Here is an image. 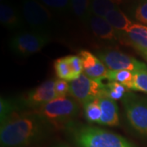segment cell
Returning a JSON list of instances; mask_svg holds the SVG:
<instances>
[{
    "label": "cell",
    "mask_w": 147,
    "mask_h": 147,
    "mask_svg": "<svg viewBox=\"0 0 147 147\" xmlns=\"http://www.w3.org/2000/svg\"><path fill=\"white\" fill-rule=\"evenodd\" d=\"M48 124L34 111L11 115L1 123L0 142L3 147H26L44 137Z\"/></svg>",
    "instance_id": "cell-1"
},
{
    "label": "cell",
    "mask_w": 147,
    "mask_h": 147,
    "mask_svg": "<svg viewBox=\"0 0 147 147\" xmlns=\"http://www.w3.org/2000/svg\"><path fill=\"white\" fill-rule=\"evenodd\" d=\"M67 128L79 147H136L120 135L97 127L72 123Z\"/></svg>",
    "instance_id": "cell-2"
},
{
    "label": "cell",
    "mask_w": 147,
    "mask_h": 147,
    "mask_svg": "<svg viewBox=\"0 0 147 147\" xmlns=\"http://www.w3.org/2000/svg\"><path fill=\"white\" fill-rule=\"evenodd\" d=\"M34 111L50 125L67 127L78 115L79 105L77 100L67 96L57 97Z\"/></svg>",
    "instance_id": "cell-3"
},
{
    "label": "cell",
    "mask_w": 147,
    "mask_h": 147,
    "mask_svg": "<svg viewBox=\"0 0 147 147\" xmlns=\"http://www.w3.org/2000/svg\"><path fill=\"white\" fill-rule=\"evenodd\" d=\"M50 42L47 32L23 31L16 34L10 41L11 50L21 57H29L38 53Z\"/></svg>",
    "instance_id": "cell-4"
},
{
    "label": "cell",
    "mask_w": 147,
    "mask_h": 147,
    "mask_svg": "<svg viewBox=\"0 0 147 147\" xmlns=\"http://www.w3.org/2000/svg\"><path fill=\"white\" fill-rule=\"evenodd\" d=\"M127 120L140 135L147 137V99L129 92L123 99Z\"/></svg>",
    "instance_id": "cell-5"
},
{
    "label": "cell",
    "mask_w": 147,
    "mask_h": 147,
    "mask_svg": "<svg viewBox=\"0 0 147 147\" xmlns=\"http://www.w3.org/2000/svg\"><path fill=\"white\" fill-rule=\"evenodd\" d=\"M21 11L24 21L34 31L47 32L53 23L49 9L38 0H24Z\"/></svg>",
    "instance_id": "cell-6"
},
{
    "label": "cell",
    "mask_w": 147,
    "mask_h": 147,
    "mask_svg": "<svg viewBox=\"0 0 147 147\" xmlns=\"http://www.w3.org/2000/svg\"><path fill=\"white\" fill-rule=\"evenodd\" d=\"M69 84V94L83 105L91 100L98 99L105 86L102 80L91 79L84 73L79 78L70 81Z\"/></svg>",
    "instance_id": "cell-7"
},
{
    "label": "cell",
    "mask_w": 147,
    "mask_h": 147,
    "mask_svg": "<svg viewBox=\"0 0 147 147\" xmlns=\"http://www.w3.org/2000/svg\"><path fill=\"white\" fill-rule=\"evenodd\" d=\"M97 57L109 70H129L133 73L147 70L146 65L118 50L105 49L98 52Z\"/></svg>",
    "instance_id": "cell-8"
},
{
    "label": "cell",
    "mask_w": 147,
    "mask_h": 147,
    "mask_svg": "<svg viewBox=\"0 0 147 147\" xmlns=\"http://www.w3.org/2000/svg\"><path fill=\"white\" fill-rule=\"evenodd\" d=\"M56 79H48L28 92L21 100V105L38 109L57 98L55 92Z\"/></svg>",
    "instance_id": "cell-9"
},
{
    "label": "cell",
    "mask_w": 147,
    "mask_h": 147,
    "mask_svg": "<svg viewBox=\"0 0 147 147\" xmlns=\"http://www.w3.org/2000/svg\"><path fill=\"white\" fill-rule=\"evenodd\" d=\"M119 40L143 53L147 50V26L134 23L126 32H118Z\"/></svg>",
    "instance_id": "cell-10"
},
{
    "label": "cell",
    "mask_w": 147,
    "mask_h": 147,
    "mask_svg": "<svg viewBox=\"0 0 147 147\" xmlns=\"http://www.w3.org/2000/svg\"><path fill=\"white\" fill-rule=\"evenodd\" d=\"M79 56L83 61L84 74L93 79H107L109 69L98 57L88 50L79 51Z\"/></svg>",
    "instance_id": "cell-11"
},
{
    "label": "cell",
    "mask_w": 147,
    "mask_h": 147,
    "mask_svg": "<svg viewBox=\"0 0 147 147\" xmlns=\"http://www.w3.org/2000/svg\"><path fill=\"white\" fill-rule=\"evenodd\" d=\"M87 23L92 34L96 38L109 42H115L119 40L118 32L104 17L91 15Z\"/></svg>",
    "instance_id": "cell-12"
},
{
    "label": "cell",
    "mask_w": 147,
    "mask_h": 147,
    "mask_svg": "<svg viewBox=\"0 0 147 147\" xmlns=\"http://www.w3.org/2000/svg\"><path fill=\"white\" fill-rule=\"evenodd\" d=\"M98 100L102 112V117L100 122V125L109 127L119 126V108L115 101L105 96L99 97Z\"/></svg>",
    "instance_id": "cell-13"
},
{
    "label": "cell",
    "mask_w": 147,
    "mask_h": 147,
    "mask_svg": "<svg viewBox=\"0 0 147 147\" xmlns=\"http://www.w3.org/2000/svg\"><path fill=\"white\" fill-rule=\"evenodd\" d=\"M0 21L6 28L15 30L22 26L24 19L14 6L8 3H2L0 5Z\"/></svg>",
    "instance_id": "cell-14"
},
{
    "label": "cell",
    "mask_w": 147,
    "mask_h": 147,
    "mask_svg": "<svg viewBox=\"0 0 147 147\" xmlns=\"http://www.w3.org/2000/svg\"><path fill=\"white\" fill-rule=\"evenodd\" d=\"M105 19L117 32L127 31L134 24L119 7L110 11L105 16Z\"/></svg>",
    "instance_id": "cell-15"
},
{
    "label": "cell",
    "mask_w": 147,
    "mask_h": 147,
    "mask_svg": "<svg viewBox=\"0 0 147 147\" xmlns=\"http://www.w3.org/2000/svg\"><path fill=\"white\" fill-rule=\"evenodd\" d=\"M129 92V89L124 85L117 82H109L105 84L100 96H105L115 101L118 100H123Z\"/></svg>",
    "instance_id": "cell-16"
},
{
    "label": "cell",
    "mask_w": 147,
    "mask_h": 147,
    "mask_svg": "<svg viewBox=\"0 0 147 147\" xmlns=\"http://www.w3.org/2000/svg\"><path fill=\"white\" fill-rule=\"evenodd\" d=\"M71 11L79 20L87 23L91 13V0H70Z\"/></svg>",
    "instance_id": "cell-17"
},
{
    "label": "cell",
    "mask_w": 147,
    "mask_h": 147,
    "mask_svg": "<svg viewBox=\"0 0 147 147\" xmlns=\"http://www.w3.org/2000/svg\"><path fill=\"white\" fill-rule=\"evenodd\" d=\"M84 116L85 119L92 123L100 124V119L102 117V112L100 109L98 99L91 100L84 105Z\"/></svg>",
    "instance_id": "cell-18"
},
{
    "label": "cell",
    "mask_w": 147,
    "mask_h": 147,
    "mask_svg": "<svg viewBox=\"0 0 147 147\" xmlns=\"http://www.w3.org/2000/svg\"><path fill=\"white\" fill-rule=\"evenodd\" d=\"M119 7L111 0H91L92 15L104 17L112 10Z\"/></svg>",
    "instance_id": "cell-19"
},
{
    "label": "cell",
    "mask_w": 147,
    "mask_h": 147,
    "mask_svg": "<svg viewBox=\"0 0 147 147\" xmlns=\"http://www.w3.org/2000/svg\"><path fill=\"white\" fill-rule=\"evenodd\" d=\"M134 78V73L129 70H109L107 79L109 82H117L124 85L129 90H131Z\"/></svg>",
    "instance_id": "cell-20"
},
{
    "label": "cell",
    "mask_w": 147,
    "mask_h": 147,
    "mask_svg": "<svg viewBox=\"0 0 147 147\" xmlns=\"http://www.w3.org/2000/svg\"><path fill=\"white\" fill-rule=\"evenodd\" d=\"M54 69L59 79H63L65 81H73V74L69 65L67 57H61L56 60L54 62Z\"/></svg>",
    "instance_id": "cell-21"
},
{
    "label": "cell",
    "mask_w": 147,
    "mask_h": 147,
    "mask_svg": "<svg viewBox=\"0 0 147 147\" xmlns=\"http://www.w3.org/2000/svg\"><path fill=\"white\" fill-rule=\"evenodd\" d=\"M21 104H17V102L11 99L1 98L0 100V119L1 123L6 120L11 115L18 111L17 109Z\"/></svg>",
    "instance_id": "cell-22"
},
{
    "label": "cell",
    "mask_w": 147,
    "mask_h": 147,
    "mask_svg": "<svg viewBox=\"0 0 147 147\" xmlns=\"http://www.w3.org/2000/svg\"><path fill=\"white\" fill-rule=\"evenodd\" d=\"M48 9L60 13H66L71 11L70 0H39Z\"/></svg>",
    "instance_id": "cell-23"
},
{
    "label": "cell",
    "mask_w": 147,
    "mask_h": 147,
    "mask_svg": "<svg viewBox=\"0 0 147 147\" xmlns=\"http://www.w3.org/2000/svg\"><path fill=\"white\" fill-rule=\"evenodd\" d=\"M131 90L147 93V70H141L134 73Z\"/></svg>",
    "instance_id": "cell-24"
},
{
    "label": "cell",
    "mask_w": 147,
    "mask_h": 147,
    "mask_svg": "<svg viewBox=\"0 0 147 147\" xmlns=\"http://www.w3.org/2000/svg\"><path fill=\"white\" fill-rule=\"evenodd\" d=\"M69 65L73 74L74 80L79 78V76L84 73V66L83 61L79 55H71L67 56Z\"/></svg>",
    "instance_id": "cell-25"
},
{
    "label": "cell",
    "mask_w": 147,
    "mask_h": 147,
    "mask_svg": "<svg viewBox=\"0 0 147 147\" xmlns=\"http://www.w3.org/2000/svg\"><path fill=\"white\" fill-rule=\"evenodd\" d=\"M134 16L137 21L147 26V0H141L134 11Z\"/></svg>",
    "instance_id": "cell-26"
},
{
    "label": "cell",
    "mask_w": 147,
    "mask_h": 147,
    "mask_svg": "<svg viewBox=\"0 0 147 147\" xmlns=\"http://www.w3.org/2000/svg\"><path fill=\"white\" fill-rule=\"evenodd\" d=\"M55 92L57 97H65L69 92V84L63 79H56Z\"/></svg>",
    "instance_id": "cell-27"
},
{
    "label": "cell",
    "mask_w": 147,
    "mask_h": 147,
    "mask_svg": "<svg viewBox=\"0 0 147 147\" xmlns=\"http://www.w3.org/2000/svg\"><path fill=\"white\" fill-rule=\"evenodd\" d=\"M111 1L119 7V5H123V4H125L127 3H128L130 0H111Z\"/></svg>",
    "instance_id": "cell-28"
},
{
    "label": "cell",
    "mask_w": 147,
    "mask_h": 147,
    "mask_svg": "<svg viewBox=\"0 0 147 147\" xmlns=\"http://www.w3.org/2000/svg\"><path fill=\"white\" fill-rule=\"evenodd\" d=\"M142 55H144V57H147V50L145 52V53H142Z\"/></svg>",
    "instance_id": "cell-29"
},
{
    "label": "cell",
    "mask_w": 147,
    "mask_h": 147,
    "mask_svg": "<svg viewBox=\"0 0 147 147\" xmlns=\"http://www.w3.org/2000/svg\"><path fill=\"white\" fill-rule=\"evenodd\" d=\"M56 147H69V146H56Z\"/></svg>",
    "instance_id": "cell-30"
},
{
    "label": "cell",
    "mask_w": 147,
    "mask_h": 147,
    "mask_svg": "<svg viewBox=\"0 0 147 147\" xmlns=\"http://www.w3.org/2000/svg\"><path fill=\"white\" fill-rule=\"evenodd\" d=\"M146 60H147V57H146Z\"/></svg>",
    "instance_id": "cell-31"
},
{
    "label": "cell",
    "mask_w": 147,
    "mask_h": 147,
    "mask_svg": "<svg viewBox=\"0 0 147 147\" xmlns=\"http://www.w3.org/2000/svg\"><path fill=\"white\" fill-rule=\"evenodd\" d=\"M1 1H2V2H3V0H1Z\"/></svg>",
    "instance_id": "cell-32"
}]
</instances>
